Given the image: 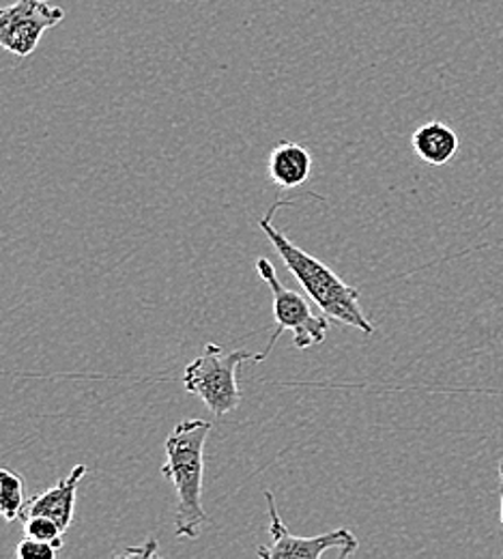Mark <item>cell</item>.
<instances>
[{
  "label": "cell",
  "instance_id": "cell-1",
  "mask_svg": "<svg viewBox=\"0 0 503 559\" xmlns=\"http://www.w3.org/2000/svg\"><path fill=\"white\" fill-rule=\"evenodd\" d=\"M283 207H295L292 201H278L274 207L259 219V228L265 233L283 263L287 265L288 274L301 284V288L308 293V297L314 301V306L325 312L330 319L356 328L366 336L374 334V325L363 314L360 306V290L351 284H347L338 274H334L323 261L314 259L299 246H295L288 237H285L276 224L274 215Z\"/></svg>",
  "mask_w": 503,
  "mask_h": 559
},
{
  "label": "cell",
  "instance_id": "cell-2",
  "mask_svg": "<svg viewBox=\"0 0 503 559\" xmlns=\"http://www.w3.org/2000/svg\"><path fill=\"white\" fill-rule=\"evenodd\" d=\"M212 432L207 419H183L168 435L164 450L166 463L159 474L177 490L175 536L196 540L209 514L203 508L205 443Z\"/></svg>",
  "mask_w": 503,
  "mask_h": 559
},
{
  "label": "cell",
  "instance_id": "cell-3",
  "mask_svg": "<svg viewBox=\"0 0 503 559\" xmlns=\"http://www.w3.org/2000/svg\"><path fill=\"white\" fill-rule=\"evenodd\" d=\"M256 272L261 274V278L265 280V284L270 286L272 297H274L276 332L270 338V345L263 349V353L252 355L250 361L259 364V361L267 359L270 353L274 350V345L278 343V338L283 336V332L292 334L295 349L308 350L310 347L325 343V338L330 334V317L325 312L316 310L312 306L310 297H303L301 293L287 288L278 278L274 263L267 261L265 257L256 259Z\"/></svg>",
  "mask_w": 503,
  "mask_h": 559
},
{
  "label": "cell",
  "instance_id": "cell-4",
  "mask_svg": "<svg viewBox=\"0 0 503 559\" xmlns=\"http://www.w3.org/2000/svg\"><path fill=\"white\" fill-rule=\"evenodd\" d=\"M250 359V350L237 349L226 353L217 345H207L201 357L185 366L181 381L185 390L190 394H196L216 418H224L226 414L235 412L241 403L237 370L243 361Z\"/></svg>",
  "mask_w": 503,
  "mask_h": 559
},
{
  "label": "cell",
  "instance_id": "cell-5",
  "mask_svg": "<svg viewBox=\"0 0 503 559\" xmlns=\"http://www.w3.org/2000/svg\"><path fill=\"white\" fill-rule=\"evenodd\" d=\"M265 501H267V512H270V545L259 547L256 556L263 559H319L323 558L327 551L336 549L338 558H351L360 543L356 538V534L347 527L321 534V536H297L288 532L278 506H276V497L272 490H265Z\"/></svg>",
  "mask_w": 503,
  "mask_h": 559
},
{
  "label": "cell",
  "instance_id": "cell-6",
  "mask_svg": "<svg viewBox=\"0 0 503 559\" xmlns=\"http://www.w3.org/2000/svg\"><path fill=\"white\" fill-rule=\"evenodd\" d=\"M65 11L50 0H17L0 9V48L17 59L31 57L44 33L63 22Z\"/></svg>",
  "mask_w": 503,
  "mask_h": 559
},
{
  "label": "cell",
  "instance_id": "cell-7",
  "mask_svg": "<svg viewBox=\"0 0 503 559\" xmlns=\"http://www.w3.org/2000/svg\"><path fill=\"white\" fill-rule=\"evenodd\" d=\"M86 465H75L72 474L59 480L52 489L44 490L41 495L26 501L22 510V519L26 516H48L52 519L63 532L72 527L73 512H75V495L77 485L86 476Z\"/></svg>",
  "mask_w": 503,
  "mask_h": 559
},
{
  "label": "cell",
  "instance_id": "cell-8",
  "mask_svg": "<svg viewBox=\"0 0 503 559\" xmlns=\"http://www.w3.org/2000/svg\"><path fill=\"white\" fill-rule=\"evenodd\" d=\"M267 173H270V179L283 190L301 188L310 179L312 155L303 144L283 140L270 153Z\"/></svg>",
  "mask_w": 503,
  "mask_h": 559
},
{
  "label": "cell",
  "instance_id": "cell-9",
  "mask_svg": "<svg viewBox=\"0 0 503 559\" xmlns=\"http://www.w3.org/2000/svg\"><path fill=\"white\" fill-rule=\"evenodd\" d=\"M411 146L424 164L439 168L445 166L458 153L460 142L450 126L441 121H431L414 132Z\"/></svg>",
  "mask_w": 503,
  "mask_h": 559
},
{
  "label": "cell",
  "instance_id": "cell-10",
  "mask_svg": "<svg viewBox=\"0 0 503 559\" xmlns=\"http://www.w3.org/2000/svg\"><path fill=\"white\" fill-rule=\"evenodd\" d=\"M24 506V480L9 469H0V516L7 523H13L15 519L22 516Z\"/></svg>",
  "mask_w": 503,
  "mask_h": 559
},
{
  "label": "cell",
  "instance_id": "cell-11",
  "mask_svg": "<svg viewBox=\"0 0 503 559\" xmlns=\"http://www.w3.org/2000/svg\"><path fill=\"white\" fill-rule=\"evenodd\" d=\"M24 536L52 545L57 551L63 549L65 532L48 516H26L24 519Z\"/></svg>",
  "mask_w": 503,
  "mask_h": 559
},
{
  "label": "cell",
  "instance_id": "cell-12",
  "mask_svg": "<svg viewBox=\"0 0 503 559\" xmlns=\"http://www.w3.org/2000/svg\"><path fill=\"white\" fill-rule=\"evenodd\" d=\"M57 554L59 551L52 545L28 538V536H24L15 547V558L17 559H55Z\"/></svg>",
  "mask_w": 503,
  "mask_h": 559
},
{
  "label": "cell",
  "instance_id": "cell-13",
  "mask_svg": "<svg viewBox=\"0 0 503 559\" xmlns=\"http://www.w3.org/2000/svg\"><path fill=\"white\" fill-rule=\"evenodd\" d=\"M155 547H157V543L155 540H148L146 543V549H148V554H155ZM130 556H143V549H134V551H128Z\"/></svg>",
  "mask_w": 503,
  "mask_h": 559
},
{
  "label": "cell",
  "instance_id": "cell-14",
  "mask_svg": "<svg viewBox=\"0 0 503 559\" xmlns=\"http://www.w3.org/2000/svg\"><path fill=\"white\" fill-rule=\"evenodd\" d=\"M500 497H502V508H500V519L503 525V463H500Z\"/></svg>",
  "mask_w": 503,
  "mask_h": 559
}]
</instances>
